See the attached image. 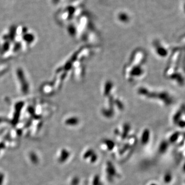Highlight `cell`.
Wrapping results in <instances>:
<instances>
[{
	"mask_svg": "<svg viewBox=\"0 0 185 185\" xmlns=\"http://www.w3.org/2000/svg\"><path fill=\"white\" fill-rule=\"evenodd\" d=\"M106 178L110 182H112L117 176V171L114 164L110 161H107L106 164Z\"/></svg>",
	"mask_w": 185,
	"mask_h": 185,
	"instance_id": "obj_1",
	"label": "cell"
},
{
	"mask_svg": "<svg viewBox=\"0 0 185 185\" xmlns=\"http://www.w3.org/2000/svg\"><path fill=\"white\" fill-rule=\"evenodd\" d=\"M150 131L149 129H146L143 131L140 138L141 143L143 145H146L149 143L150 139Z\"/></svg>",
	"mask_w": 185,
	"mask_h": 185,
	"instance_id": "obj_2",
	"label": "cell"
},
{
	"mask_svg": "<svg viewBox=\"0 0 185 185\" xmlns=\"http://www.w3.org/2000/svg\"><path fill=\"white\" fill-rule=\"evenodd\" d=\"M102 143L106 146L107 150L112 151L115 147V143L112 139L109 138H105L102 140Z\"/></svg>",
	"mask_w": 185,
	"mask_h": 185,
	"instance_id": "obj_3",
	"label": "cell"
},
{
	"mask_svg": "<svg viewBox=\"0 0 185 185\" xmlns=\"http://www.w3.org/2000/svg\"><path fill=\"white\" fill-rule=\"evenodd\" d=\"M131 130V126L129 123H125L123 126L122 131L121 133V137L122 139H125L128 136Z\"/></svg>",
	"mask_w": 185,
	"mask_h": 185,
	"instance_id": "obj_4",
	"label": "cell"
},
{
	"mask_svg": "<svg viewBox=\"0 0 185 185\" xmlns=\"http://www.w3.org/2000/svg\"><path fill=\"white\" fill-rule=\"evenodd\" d=\"M79 120L76 117H70L68 119H67L65 122V123L66 124H68L69 126H75L77 124H79Z\"/></svg>",
	"mask_w": 185,
	"mask_h": 185,
	"instance_id": "obj_5",
	"label": "cell"
},
{
	"mask_svg": "<svg viewBox=\"0 0 185 185\" xmlns=\"http://www.w3.org/2000/svg\"><path fill=\"white\" fill-rule=\"evenodd\" d=\"M168 146H169V144H168V143L166 141H163V142H161L160 143L159 147V152L161 154H164L165 153L168 149Z\"/></svg>",
	"mask_w": 185,
	"mask_h": 185,
	"instance_id": "obj_6",
	"label": "cell"
},
{
	"mask_svg": "<svg viewBox=\"0 0 185 185\" xmlns=\"http://www.w3.org/2000/svg\"><path fill=\"white\" fill-rule=\"evenodd\" d=\"M95 152V151L92 148H90L85 151V152L83 154V159H90L93 154Z\"/></svg>",
	"mask_w": 185,
	"mask_h": 185,
	"instance_id": "obj_7",
	"label": "cell"
},
{
	"mask_svg": "<svg viewBox=\"0 0 185 185\" xmlns=\"http://www.w3.org/2000/svg\"><path fill=\"white\" fill-rule=\"evenodd\" d=\"M172 180V175L170 172H166L164 174L163 177V180L164 183L166 184H169L171 183V180Z\"/></svg>",
	"mask_w": 185,
	"mask_h": 185,
	"instance_id": "obj_8",
	"label": "cell"
},
{
	"mask_svg": "<svg viewBox=\"0 0 185 185\" xmlns=\"http://www.w3.org/2000/svg\"><path fill=\"white\" fill-rule=\"evenodd\" d=\"M92 185H102L101 180L99 175L96 174L94 176L92 180Z\"/></svg>",
	"mask_w": 185,
	"mask_h": 185,
	"instance_id": "obj_9",
	"label": "cell"
},
{
	"mask_svg": "<svg viewBox=\"0 0 185 185\" xmlns=\"http://www.w3.org/2000/svg\"><path fill=\"white\" fill-rule=\"evenodd\" d=\"M69 156V151H67L66 150H64L62 152V154L61 155V159H60V160H61V161H64L68 159Z\"/></svg>",
	"mask_w": 185,
	"mask_h": 185,
	"instance_id": "obj_10",
	"label": "cell"
},
{
	"mask_svg": "<svg viewBox=\"0 0 185 185\" xmlns=\"http://www.w3.org/2000/svg\"><path fill=\"white\" fill-rule=\"evenodd\" d=\"M179 134L177 133H174L173 134H172V135L170 136V138H169V142L170 143L175 142L177 140V139L179 138Z\"/></svg>",
	"mask_w": 185,
	"mask_h": 185,
	"instance_id": "obj_11",
	"label": "cell"
},
{
	"mask_svg": "<svg viewBox=\"0 0 185 185\" xmlns=\"http://www.w3.org/2000/svg\"><path fill=\"white\" fill-rule=\"evenodd\" d=\"M98 155H97V154L96 152H95L93 154V155L91 156V157H90L89 159H90V163L94 164L96 162L97 160H98Z\"/></svg>",
	"mask_w": 185,
	"mask_h": 185,
	"instance_id": "obj_12",
	"label": "cell"
},
{
	"mask_svg": "<svg viewBox=\"0 0 185 185\" xmlns=\"http://www.w3.org/2000/svg\"><path fill=\"white\" fill-rule=\"evenodd\" d=\"M79 179L78 177H75L74 178V179L72 180V185H78L79 183Z\"/></svg>",
	"mask_w": 185,
	"mask_h": 185,
	"instance_id": "obj_13",
	"label": "cell"
},
{
	"mask_svg": "<svg viewBox=\"0 0 185 185\" xmlns=\"http://www.w3.org/2000/svg\"><path fill=\"white\" fill-rule=\"evenodd\" d=\"M129 148V144H126L125 146L122 148V151H121V152L123 153L124 151H125L127 149H128Z\"/></svg>",
	"mask_w": 185,
	"mask_h": 185,
	"instance_id": "obj_14",
	"label": "cell"
},
{
	"mask_svg": "<svg viewBox=\"0 0 185 185\" xmlns=\"http://www.w3.org/2000/svg\"><path fill=\"white\" fill-rule=\"evenodd\" d=\"M150 185H157L156 184H155V183H152V184H151Z\"/></svg>",
	"mask_w": 185,
	"mask_h": 185,
	"instance_id": "obj_15",
	"label": "cell"
},
{
	"mask_svg": "<svg viewBox=\"0 0 185 185\" xmlns=\"http://www.w3.org/2000/svg\"><path fill=\"white\" fill-rule=\"evenodd\" d=\"M183 168H184V170L185 171V164H184V167H183Z\"/></svg>",
	"mask_w": 185,
	"mask_h": 185,
	"instance_id": "obj_16",
	"label": "cell"
}]
</instances>
